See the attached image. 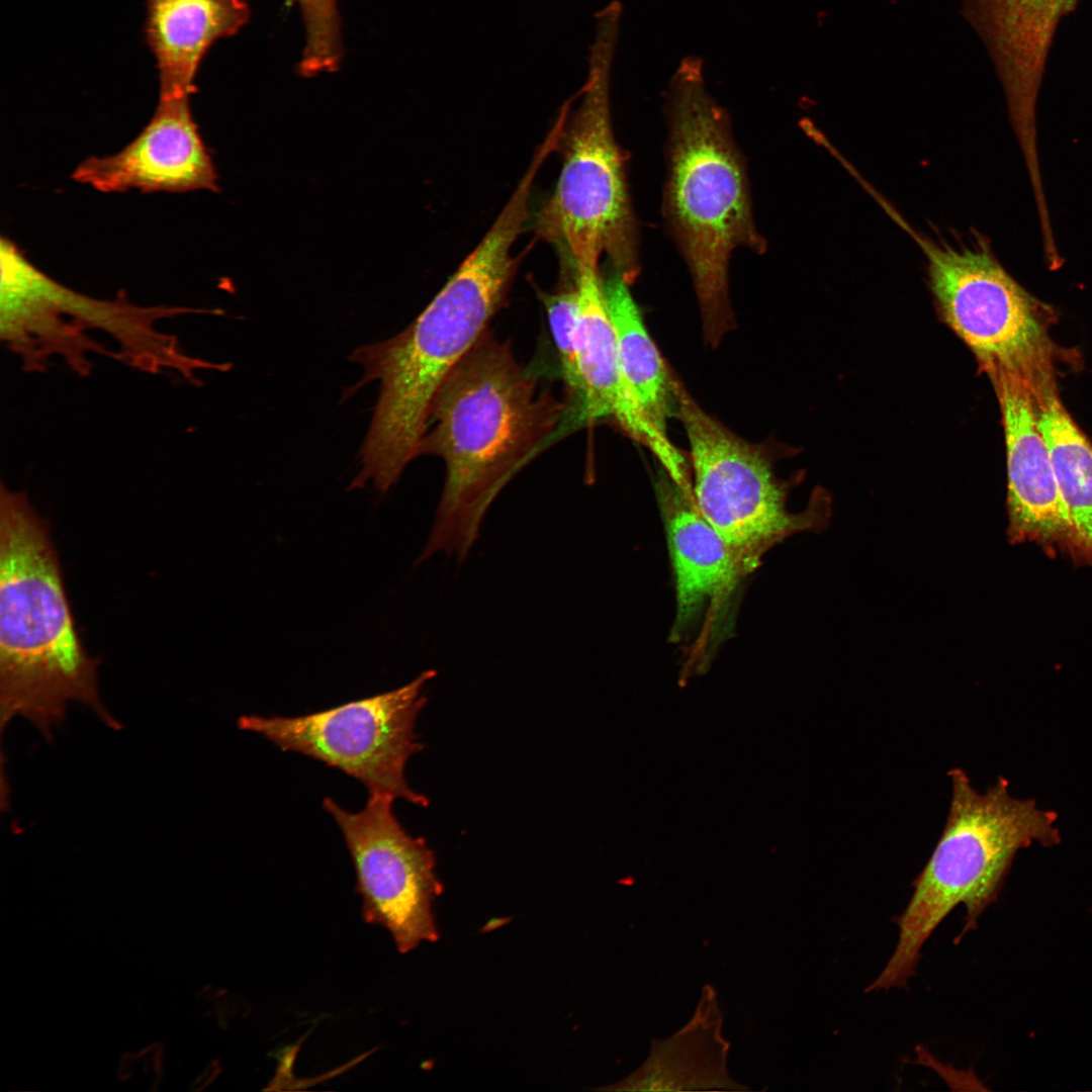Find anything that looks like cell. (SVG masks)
<instances>
[{
    "instance_id": "6da1fadb",
    "label": "cell",
    "mask_w": 1092,
    "mask_h": 1092,
    "mask_svg": "<svg viewBox=\"0 0 1092 1092\" xmlns=\"http://www.w3.org/2000/svg\"><path fill=\"white\" fill-rule=\"evenodd\" d=\"M525 223L519 208L505 206L412 324L351 353L349 360L363 368V375L343 397L371 381L379 383V394L350 489L372 482L384 493L418 456L438 389L505 305L519 263L512 249Z\"/></svg>"
},
{
    "instance_id": "7a4b0ae2",
    "label": "cell",
    "mask_w": 1092,
    "mask_h": 1092,
    "mask_svg": "<svg viewBox=\"0 0 1092 1092\" xmlns=\"http://www.w3.org/2000/svg\"><path fill=\"white\" fill-rule=\"evenodd\" d=\"M566 403L538 384L510 343L488 330L438 389L418 456L445 462V482L419 561L436 552L462 562L492 502L557 429Z\"/></svg>"
},
{
    "instance_id": "3957f363",
    "label": "cell",
    "mask_w": 1092,
    "mask_h": 1092,
    "mask_svg": "<svg viewBox=\"0 0 1092 1092\" xmlns=\"http://www.w3.org/2000/svg\"><path fill=\"white\" fill-rule=\"evenodd\" d=\"M70 607L51 528L24 492L0 490V704L4 729L29 721L50 741L70 702L120 729L100 699Z\"/></svg>"
},
{
    "instance_id": "277c9868",
    "label": "cell",
    "mask_w": 1092,
    "mask_h": 1092,
    "mask_svg": "<svg viewBox=\"0 0 1092 1092\" xmlns=\"http://www.w3.org/2000/svg\"><path fill=\"white\" fill-rule=\"evenodd\" d=\"M667 121L664 215L693 278L705 340L716 347L734 326L731 253L745 247L760 254L766 244L728 114L708 93L700 58H685L675 71Z\"/></svg>"
},
{
    "instance_id": "5b68a950",
    "label": "cell",
    "mask_w": 1092,
    "mask_h": 1092,
    "mask_svg": "<svg viewBox=\"0 0 1092 1092\" xmlns=\"http://www.w3.org/2000/svg\"><path fill=\"white\" fill-rule=\"evenodd\" d=\"M947 775L951 799L944 827L912 883L905 910L895 918L899 937L892 957L867 993L906 987L925 941L957 906L966 907V916L956 943L978 927L980 916L996 901L1019 849L1060 841L1057 815L1034 801L1013 798L1006 779L979 793L964 769L951 768Z\"/></svg>"
},
{
    "instance_id": "8992f818",
    "label": "cell",
    "mask_w": 1092,
    "mask_h": 1092,
    "mask_svg": "<svg viewBox=\"0 0 1092 1092\" xmlns=\"http://www.w3.org/2000/svg\"><path fill=\"white\" fill-rule=\"evenodd\" d=\"M621 15L620 2L613 1L596 16L587 78L560 140L562 167L540 211L538 230L575 265H599L605 256L609 268L631 284L640 269L638 231L610 103Z\"/></svg>"
},
{
    "instance_id": "52a82bcc",
    "label": "cell",
    "mask_w": 1092,
    "mask_h": 1092,
    "mask_svg": "<svg viewBox=\"0 0 1092 1092\" xmlns=\"http://www.w3.org/2000/svg\"><path fill=\"white\" fill-rule=\"evenodd\" d=\"M673 391L675 417L690 444L695 505L743 569L788 536L828 526L831 497L824 489L816 488L804 512L790 513L786 486L776 477L767 451L707 414L675 375Z\"/></svg>"
},
{
    "instance_id": "ba28073f",
    "label": "cell",
    "mask_w": 1092,
    "mask_h": 1092,
    "mask_svg": "<svg viewBox=\"0 0 1092 1092\" xmlns=\"http://www.w3.org/2000/svg\"><path fill=\"white\" fill-rule=\"evenodd\" d=\"M436 675L428 669L400 688L300 716L242 715L238 726L342 770L369 795L425 807L428 798L410 787L404 771L423 748L416 720L427 702L425 686Z\"/></svg>"
},
{
    "instance_id": "9c48e42d",
    "label": "cell",
    "mask_w": 1092,
    "mask_h": 1092,
    "mask_svg": "<svg viewBox=\"0 0 1092 1092\" xmlns=\"http://www.w3.org/2000/svg\"><path fill=\"white\" fill-rule=\"evenodd\" d=\"M890 217L916 242L944 323L973 352L981 369L1031 377L1052 366L1035 301L1005 271L983 241L952 247L913 230L884 197Z\"/></svg>"
},
{
    "instance_id": "30bf717a",
    "label": "cell",
    "mask_w": 1092,
    "mask_h": 1092,
    "mask_svg": "<svg viewBox=\"0 0 1092 1092\" xmlns=\"http://www.w3.org/2000/svg\"><path fill=\"white\" fill-rule=\"evenodd\" d=\"M393 801L369 795L362 810L351 812L326 797L323 807L351 854L364 921L387 929L405 953L439 938L432 907L443 886L433 851L423 838L405 831L393 813Z\"/></svg>"
},
{
    "instance_id": "8fae6325",
    "label": "cell",
    "mask_w": 1092,
    "mask_h": 1092,
    "mask_svg": "<svg viewBox=\"0 0 1092 1092\" xmlns=\"http://www.w3.org/2000/svg\"><path fill=\"white\" fill-rule=\"evenodd\" d=\"M187 95H160L152 118L121 151L81 162L72 177L102 192L217 190V175Z\"/></svg>"
},
{
    "instance_id": "7c38bea8",
    "label": "cell",
    "mask_w": 1092,
    "mask_h": 1092,
    "mask_svg": "<svg viewBox=\"0 0 1092 1092\" xmlns=\"http://www.w3.org/2000/svg\"><path fill=\"white\" fill-rule=\"evenodd\" d=\"M578 288L579 358L585 385L583 413L589 422L607 418L655 455L676 484L690 482L686 459L658 432L627 382L619 357L600 266L575 265Z\"/></svg>"
},
{
    "instance_id": "4fadbf2b",
    "label": "cell",
    "mask_w": 1092,
    "mask_h": 1092,
    "mask_svg": "<svg viewBox=\"0 0 1092 1092\" xmlns=\"http://www.w3.org/2000/svg\"><path fill=\"white\" fill-rule=\"evenodd\" d=\"M1005 434L1009 534L1014 540L1064 541L1065 523L1045 439L1038 427L1031 384L1023 373H988Z\"/></svg>"
},
{
    "instance_id": "5bb4252c",
    "label": "cell",
    "mask_w": 1092,
    "mask_h": 1092,
    "mask_svg": "<svg viewBox=\"0 0 1092 1092\" xmlns=\"http://www.w3.org/2000/svg\"><path fill=\"white\" fill-rule=\"evenodd\" d=\"M990 52L1013 127H1036V102L1059 23L1078 0H964Z\"/></svg>"
},
{
    "instance_id": "9a60e30c",
    "label": "cell",
    "mask_w": 1092,
    "mask_h": 1092,
    "mask_svg": "<svg viewBox=\"0 0 1092 1092\" xmlns=\"http://www.w3.org/2000/svg\"><path fill=\"white\" fill-rule=\"evenodd\" d=\"M716 990L706 985L690 1021L664 1039L651 1041L646 1061L607 1091H743L727 1069L730 1043L722 1034Z\"/></svg>"
},
{
    "instance_id": "2e32d148",
    "label": "cell",
    "mask_w": 1092,
    "mask_h": 1092,
    "mask_svg": "<svg viewBox=\"0 0 1092 1092\" xmlns=\"http://www.w3.org/2000/svg\"><path fill=\"white\" fill-rule=\"evenodd\" d=\"M249 17L246 0H147L145 33L156 59L160 95L190 96L207 50L236 34Z\"/></svg>"
},
{
    "instance_id": "e0dca14e",
    "label": "cell",
    "mask_w": 1092,
    "mask_h": 1092,
    "mask_svg": "<svg viewBox=\"0 0 1092 1092\" xmlns=\"http://www.w3.org/2000/svg\"><path fill=\"white\" fill-rule=\"evenodd\" d=\"M1029 381L1058 486L1064 542L1076 558L1092 563V445L1064 407L1052 369Z\"/></svg>"
},
{
    "instance_id": "ac0fdd59",
    "label": "cell",
    "mask_w": 1092,
    "mask_h": 1092,
    "mask_svg": "<svg viewBox=\"0 0 1092 1092\" xmlns=\"http://www.w3.org/2000/svg\"><path fill=\"white\" fill-rule=\"evenodd\" d=\"M659 493L675 577L677 618L684 623L727 586L742 566L702 516L693 492L682 490L667 476Z\"/></svg>"
},
{
    "instance_id": "d6986e66",
    "label": "cell",
    "mask_w": 1092,
    "mask_h": 1092,
    "mask_svg": "<svg viewBox=\"0 0 1092 1092\" xmlns=\"http://www.w3.org/2000/svg\"><path fill=\"white\" fill-rule=\"evenodd\" d=\"M38 294L56 310L74 318L77 335L81 327L97 328L111 334L122 347L121 358L131 365L155 371L168 362L176 348V341L154 330V323L164 316L184 312V308L141 307L119 297L114 301L85 296L63 286L43 272L37 278Z\"/></svg>"
},
{
    "instance_id": "ffe728a7",
    "label": "cell",
    "mask_w": 1092,
    "mask_h": 1092,
    "mask_svg": "<svg viewBox=\"0 0 1092 1092\" xmlns=\"http://www.w3.org/2000/svg\"><path fill=\"white\" fill-rule=\"evenodd\" d=\"M602 277L624 376L649 422L667 436V421L676 416L673 373L644 325L631 284L610 268Z\"/></svg>"
},
{
    "instance_id": "44dd1931",
    "label": "cell",
    "mask_w": 1092,
    "mask_h": 1092,
    "mask_svg": "<svg viewBox=\"0 0 1092 1092\" xmlns=\"http://www.w3.org/2000/svg\"><path fill=\"white\" fill-rule=\"evenodd\" d=\"M560 278L556 288L540 292L567 391L584 407L585 385L579 358L578 288L576 266L560 253Z\"/></svg>"
},
{
    "instance_id": "7402d4cb",
    "label": "cell",
    "mask_w": 1092,
    "mask_h": 1092,
    "mask_svg": "<svg viewBox=\"0 0 1092 1092\" xmlns=\"http://www.w3.org/2000/svg\"><path fill=\"white\" fill-rule=\"evenodd\" d=\"M297 5L305 26V46L298 71L303 76L331 73L342 60V40L337 0H285Z\"/></svg>"
}]
</instances>
